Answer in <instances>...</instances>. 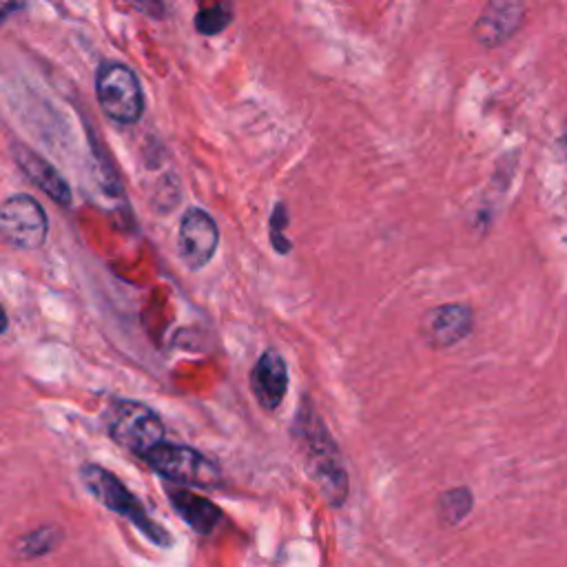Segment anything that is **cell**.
I'll list each match as a JSON object with an SVG mask.
<instances>
[{
    "instance_id": "8992f818",
    "label": "cell",
    "mask_w": 567,
    "mask_h": 567,
    "mask_svg": "<svg viewBox=\"0 0 567 567\" xmlns=\"http://www.w3.org/2000/svg\"><path fill=\"white\" fill-rule=\"evenodd\" d=\"M0 235L16 250H38L49 235L42 204L27 193L7 195L0 204Z\"/></svg>"
},
{
    "instance_id": "ba28073f",
    "label": "cell",
    "mask_w": 567,
    "mask_h": 567,
    "mask_svg": "<svg viewBox=\"0 0 567 567\" xmlns=\"http://www.w3.org/2000/svg\"><path fill=\"white\" fill-rule=\"evenodd\" d=\"M474 328V310L467 303L450 301L439 303L423 312L419 332L423 341L436 350L461 343Z\"/></svg>"
},
{
    "instance_id": "30bf717a",
    "label": "cell",
    "mask_w": 567,
    "mask_h": 567,
    "mask_svg": "<svg viewBox=\"0 0 567 567\" xmlns=\"http://www.w3.org/2000/svg\"><path fill=\"white\" fill-rule=\"evenodd\" d=\"M11 155L16 166L24 173V177L31 184H35L47 197H51L60 206H71V186L51 162H47L40 153L29 148L24 142H11Z\"/></svg>"
},
{
    "instance_id": "7c38bea8",
    "label": "cell",
    "mask_w": 567,
    "mask_h": 567,
    "mask_svg": "<svg viewBox=\"0 0 567 567\" xmlns=\"http://www.w3.org/2000/svg\"><path fill=\"white\" fill-rule=\"evenodd\" d=\"M166 496L173 509L182 516V520L197 534H213V529L221 520V509L213 501L186 487H166Z\"/></svg>"
},
{
    "instance_id": "6da1fadb",
    "label": "cell",
    "mask_w": 567,
    "mask_h": 567,
    "mask_svg": "<svg viewBox=\"0 0 567 567\" xmlns=\"http://www.w3.org/2000/svg\"><path fill=\"white\" fill-rule=\"evenodd\" d=\"M292 441L297 445L306 474L319 487L323 498L332 507H341L350 492L348 472H346L339 445L328 432L323 419L308 403L299 405L295 414Z\"/></svg>"
},
{
    "instance_id": "52a82bcc",
    "label": "cell",
    "mask_w": 567,
    "mask_h": 567,
    "mask_svg": "<svg viewBox=\"0 0 567 567\" xmlns=\"http://www.w3.org/2000/svg\"><path fill=\"white\" fill-rule=\"evenodd\" d=\"M219 228L204 208H188L179 219L177 257L188 270H202L217 252Z\"/></svg>"
},
{
    "instance_id": "9c48e42d",
    "label": "cell",
    "mask_w": 567,
    "mask_h": 567,
    "mask_svg": "<svg viewBox=\"0 0 567 567\" xmlns=\"http://www.w3.org/2000/svg\"><path fill=\"white\" fill-rule=\"evenodd\" d=\"M248 383L259 408L266 412H275L281 405L290 383L288 365L281 352L275 348H266L255 361L248 374Z\"/></svg>"
},
{
    "instance_id": "8fae6325",
    "label": "cell",
    "mask_w": 567,
    "mask_h": 567,
    "mask_svg": "<svg viewBox=\"0 0 567 567\" xmlns=\"http://www.w3.org/2000/svg\"><path fill=\"white\" fill-rule=\"evenodd\" d=\"M523 16H525V4L492 0L478 13L472 27V33L476 42L487 49L501 47L518 31V27L523 24Z\"/></svg>"
},
{
    "instance_id": "9a60e30c",
    "label": "cell",
    "mask_w": 567,
    "mask_h": 567,
    "mask_svg": "<svg viewBox=\"0 0 567 567\" xmlns=\"http://www.w3.org/2000/svg\"><path fill=\"white\" fill-rule=\"evenodd\" d=\"M472 505H474V496L467 487H452L443 492L439 498V516L443 523L456 525L472 512Z\"/></svg>"
},
{
    "instance_id": "5bb4252c",
    "label": "cell",
    "mask_w": 567,
    "mask_h": 567,
    "mask_svg": "<svg viewBox=\"0 0 567 567\" xmlns=\"http://www.w3.org/2000/svg\"><path fill=\"white\" fill-rule=\"evenodd\" d=\"M62 538V532L55 527V525H42L29 534H24L20 540H18V554L22 558H38V556H44L49 554L51 549L58 547Z\"/></svg>"
},
{
    "instance_id": "2e32d148",
    "label": "cell",
    "mask_w": 567,
    "mask_h": 567,
    "mask_svg": "<svg viewBox=\"0 0 567 567\" xmlns=\"http://www.w3.org/2000/svg\"><path fill=\"white\" fill-rule=\"evenodd\" d=\"M286 226H288V210H286V204L284 202H277L272 213H270V219H268V237H270V244L272 248L279 252V255H286L290 252L292 244L290 239L286 237Z\"/></svg>"
},
{
    "instance_id": "7a4b0ae2",
    "label": "cell",
    "mask_w": 567,
    "mask_h": 567,
    "mask_svg": "<svg viewBox=\"0 0 567 567\" xmlns=\"http://www.w3.org/2000/svg\"><path fill=\"white\" fill-rule=\"evenodd\" d=\"M80 478L97 503H102L117 516L131 520L151 543L162 547L171 545V534L148 516L140 498L111 470L97 463H84L80 467Z\"/></svg>"
},
{
    "instance_id": "3957f363",
    "label": "cell",
    "mask_w": 567,
    "mask_h": 567,
    "mask_svg": "<svg viewBox=\"0 0 567 567\" xmlns=\"http://www.w3.org/2000/svg\"><path fill=\"white\" fill-rule=\"evenodd\" d=\"M95 97L106 117L135 124L144 113V91L135 71L117 60H104L95 73Z\"/></svg>"
},
{
    "instance_id": "277c9868",
    "label": "cell",
    "mask_w": 567,
    "mask_h": 567,
    "mask_svg": "<svg viewBox=\"0 0 567 567\" xmlns=\"http://www.w3.org/2000/svg\"><path fill=\"white\" fill-rule=\"evenodd\" d=\"M109 436L124 450L144 458L153 447L164 443V423L159 414L140 401L115 399L106 416Z\"/></svg>"
},
{
    "instance_id": "4fadbf2b",
    "label": "cell",
    "mask_w": 567,
    "mask_h": 567,
    "mask_svg": "<svg viewBox=\"0 0 567 567\" xmlns=\"http://www.w3.org/2000/svg\"><path fill=\"white\" fill-rule=\"evenodd\" d=\"M233 16H235V11L228 2L202 4L193 18V27L202 35H217L233 22Z\"/></svg>"
},
{
    "instance_id": "5b68a950",
    "label": "cell",
    "mask_w": 567,
    "mask_h": 567,
    "mask_svg": "<svg viewBox=\"0 0 567 567\" xmlns=\"http://www.w3.org/2000/svg\"><path fill=\"white\" fill-rule=\"evenodd\" d=\"M144 461L159 476L177 485L217 487L221 483L219 465L190 445L159 443L144 456Z\"/></svg>"
}]
</instances>
